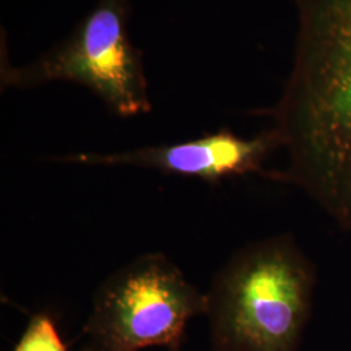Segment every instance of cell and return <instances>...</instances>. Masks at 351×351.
I'll return each mask as SVG.
<instances>
[{
    "label": "cell",
    "mask_w": 351,
    "mask_h": 351,
    "mask_svg": "<svg viewBox=\"0 0 351 351\" xmlns=\"http://www.w3.org/2000/svg\"><path fill=\"white\" fill-rule=\"evenodd\" d=\"M293 69L274 133L289 165L269 178L302 189L351 229V0H297Z\"/></svg>",
    "instance_id": "cell-1"
},
{
    "label": "cell",
    "mask_w": 351,
    "mask_h": 351,
    "mask_svg": "<svg viewBox=\"0 0 351 351\" xmlns=\"http://www.w3.org/2000/svg\"><path fill=\"white\" fill-rule=\"evenodd\" d=\"M314 265L290 236L237 251L206 293L213 351H295L314 298Z\"/></svg>",
    "instance_id": "cell-2"
},
{
    "label": "cell",
    "mask_w": 351,
    "mask_h": 351,
    "mask_svg": "<svg viewBox=\"0 0 351 351\" xmlns=\"http://www.w3.org/2000/svg\"><path fill=\"white\" fill-rule=\"evenodd\" d=\"M206 313V293L163 254H145L101 284L84 335L94 351H180L189 322Z\"/></svg>",
    "instance_id": "cell-3"
},
{
    "label": "cell",
    "mask_w": 351,
    "mask_h": 351,
    "mask_svg": "<svg viewBox=\"0 0 351 351\" xmlns=\"http://www.w3.org/2000/svg\"><path fill=\"white\" fill-rule=\"evenodd\" d=\"M129 0H99L73 34L24 68L1 64V85L32 88L53 81L90 88L121 117L150 112L142 52L128 36Z\"/></svg>",
    "instance_id": "cell-4"
},
{
    "label": "cell",
    "mask_w": 351,
    "mask_h": 351,
    "mask_svg": "<svg viewBox=\"0 0 351 351\" xmlns=\"http://www.w3.org/2000/svg\"><path fill=\"white\" fill-rule=\"evenodd\" d=\"M276 147L277 141L271 130L255 138L245 139L221 129L201 138L173 145L113 154H75L56 160L84 165L138 167L216 184L228 177L262 172L264 159Z\"/></svg>",
    "instance_id": "cell-5"
},
{
    "label": "cell",
    "mask_w": 351,
    "mask_h": 351,
    "mask_svg": "<svg viewBox=\"0 0 351 351\" xmlns=\"http://www.w3.org/2000/svg\"><path fill=\"white\" fill-rule=\"evenodd\" d=\"M13 351H69L47 313L33 315Z\"/></svg>",
    "instance_id": "cell-6"
},
{
    "label": "cell",
    "mask_w": 351,
    "mask_h": 351,
    "mask_svg": "<svg viewBox=\"0 0 351 351\" xmlns=\"http://www.w3.org/2000/svg\"><path fill=\"white\" fill-rule=\"evenodd\" d=\"M85 351H94V350H91V349H86V350Z\"/></svg>",
    "instance_id": "cell-7"
}]
</instances>
